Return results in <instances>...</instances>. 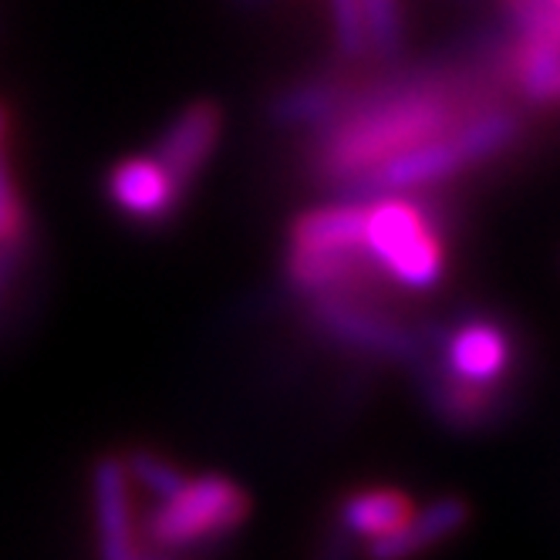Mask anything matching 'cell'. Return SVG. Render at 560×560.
I'll return each mask as SVG.
<instances>
[{"label": "cell", "instance_id": "obj_1", "mask_svg": "<svg viewBox=\"0 0 560 560\" xmlns=\"http://www.w3.org/2000/svg\"><path fill=\"white\" fill-rule=\"evenodd\" d=\"M483 105H493L487 82L459 71L392 78L372 92L348 95L335 118L317 129L311 170L322 183L341 189L385 159L453 132Z\"/></svg>", "mask_w": 560, "mask_h": 560}, {"label": "cell", "instance_id": "obj_2", "mask_svg": "<svg viewBox=\"0 0 560 560\" xmlns=\"http://www.w3.org/2000/svg\"><path fill=\"white\" fill-rule=\"evenodd\" d=\"M284 270L304 301L325 294L375 301L378 284L388 277L365 247L362 199H335V203L301 213L288 236Z\"/></svg>", "mask_w": 560, "mask_h": 560}, {"label": "cell", "instance_id": "obj_3", "mask_svg": "<svg viewBox=\"0 0 560 560\" xmlns=\"http://www.w3.org/2000/svg\"><path fill=\"white\" fill-rule=\"evenodd\" d=\"M365 203V199H362ZM365 247L388 284L429 291L446 273L443 223L416 196L388 192L365 203Z\"/></svg>", "mask_w": 560, "mask_h": 560}, {"label": "cell", "instance_id": "obj_4", "mask_svg": "<svg viewBox=\"0 0 560 560\" xmlns=\"http://www.w3.org/2000/svg\"><path fill=\"white\" fill-rule=\"evenodd\" d=\"M254 503L250 493L230 476H192L159 500L142 524V540L159 550H189L199 544H220L247 524Z\"/></svg>", "mask_w": 560, "mask_h": 560}, {"label": "cell", "instance_id": "obj_5", "mask_svg": "<svg viewBox=\"0 0 560 560\" xmlns=\"http://www.w3.org/2000/svg\"><path fill=\"white\" fill-rule=\"evenodd\" d=\"M513 338L503 325L490 317H466L443 335L439 354L422 369L497 398L513 369Z\"/></svg>", "mask_w": 560, "mask_h": 560}, {"label": "cell", "instance_id": "obj_6", "mask_svg": "<svg viewBox=\"0 0 560 560\" xmlns=\"http://www.w3.org/2000/svg\"><path fill=\"white\" fill-rule=\"evenodd\" d=\"M307 307H311V322L348 348L369 351L378 358H395V362H416L425 351L419 335H412L406 325H398L395 317L378 311V304L369 298L325 294V298H307Z\"/></svg>", "mask_w": 560, "mask_h": 560}, {"label": "cell", "instance_id": "obj_7", "mask_svg": "<svg viewBox=\"0 0 560 560\" xmlns=\"http://www.w3.org/2000/svg\"><path fill=\"white\" fill-rule=\"evenodd\" d=\"M105 196L126 220L159 226L179 213L186 186L152 152H145V155H129L112 166L105 179Z\"/></svg>", "mask_w": 560, "mask_h": 560}, {"label": "cell", "instance_id": "obj_8", "mask_svg": "<svg viewBox=\"0 0 560 560\" xmlns=\"http://www.w3.org/2000/svg\"><path fill=\"white\" fill-rule=\"evenodd\" d=\"M220 139H223V108L217 102L199 98L186 105L166 126V132L155 139L152 155L189 189L192 179L210 163Z\"/></svg>", "mask_w": 560, "mask_h": 560}, {"label": "cell", "instance_id": "obj_9", "mask_svg": "<svg viewBox=\"0 0 560 560\" xmlns=\"http://www.w3.org/2000/svg\"><path fill=\"white\" fill-rule=\"evenodd\" d=\"M95 527L102 560H139V537L132 520L129 472L122 456H102L92 472Z\"/></svg>", "mask_w": 560, "mask_h": 560}, {"label": "cell", "instance_id": "obj_10", "mask_svg": "<svg viewBox=\"0 0 560 560\" xmlns=\"http://www.w3.org/2000/svg\"><path fill=\"white\" fill-rule=\"evenodd\" d=\"M469 520V506L456 497H443L432 500L422 510H412V516L402 527L378 537L369 544V557L372 560H412L419 553H425L429 547L450 540L453 534H459Z\"/></svg>", "mask_w": 560, "mask_h": 560}, {"label": "cell", "instance_id": "obj_11", "mask_svg": "<svg viewBox=\"0 0 560 560\" xmlns=\"http://www.w3.org/2000/svg\"><path fill=\"white\" fill-rule=\"evenodd\" d=\"M412 500L402 490L392 487H365L354 490L338 503V527L348 537H369L378 540L398 530L412 516Z\"/></svg>", "mask_w": 560, "mask_h": 560}, {"label": "cell", "instance_id": "obj_12", "mask_svg": "<svg viewBox=\"0 0 560 560\" xmlns=\"http://www.w3.org/2000/svg\"><path fill=\"white\" fill-rule=\"evenodd\" d=\"M351 92L338 78H314V82L280 92L270 105V118L284 129H322L345 105Z\"/></svg>", "mask_w": 560, "mask_h": 560}, {"label": "cell", "instance_id": "obj_13", "mask_svg": "<svg viewBox=\"0 0 560 560\" xmlns=\"http://www.w3.org/2000/svg\"><path fill=\"white\" fill-rule=\"evenodd\" d=\"M31 233V220H27V207L21 199L14 170H11V159L8 149H0V254L14 257L24 240Z\"/></svg>", "mask_w": 560, "mask_h": 560}, {"label": "cell", "instance_id": "obj_14", "mask_svg": "<svg viewBox=\"0 0 560 560\" xmlns=\"http://www.w3.org/2000/svg\"><path fill=\"white\" fill-rule=\"evenodd\" d=\"M122 463H126L129 479H136L142 490H149L159 500H166L170 493H176L189 479L179 463H173L170 456L155 453V450H145V446L132 450L129 459H122Z\"/></svg>", "mask_w": 560, "mask_h": 560}, {"label": "cell", "instance_id": "obj_15", "mask_svg": "<svg viewBox=\"0 0 560 560\" xmlns=\"http://www.w3.org/2000/svg\"><path fill=\"white\" fill-rule=\"evenodd\" d=\"M328 8H331V34L338 55L345 61H362L372 51L362 0H328Z\"/></svg>", "mask_w": 560, "mask_h": 560}, {"label": "cell", "instance_id": "obj_16", "mask_svg": "<svg viewBox=\"0 0 560 560\" xmlns=\"http://www.w3.org/2000/svg\"><path fill=\"white\" fill-rule=\"evenodd\" d=\"M372 51L382 58H395L402 48V4L398 0H362Z\"/></svg>", "mask_w": 560, "mask_h": 560}, {"label": "cell", "instance_id": "obj_17", "mask_svg": "<svg viewBox=\"0 0 560 560\" xmlns=\"http://www.w3.org/2000/svg\"><path fill=\"white\" fill-rule=\"evenodd\" d=\"M348 534L335 524V530L325 537L322 550H317V560H351V550H348Z\"/></svg>", "mask_w": 560, "mask_h": 560}, {"label": "cell", "instance_id": "obj_18", "mask_svg": "<svg viewBox=\"0 0 560 560\" xmlns=\"http://www.w3.org/2000/svg\"><path fill=\"white\" fill-rule=\"evenodd\" d=\"M139 560H179L173 550H159V547H139Z\"/></svg>", "mask_w": 560, "mask_h": 560}, {"label": "cell", "instance_id": "obj_19", "mask_svg": "<svg viewBox=\"0 0 560 560\" xmlns=\"http://www.w3.org/2000/svg\"><path fill=\"white\" fill-rule=\"evenodd\" d=\"M8 136H11V112L8 105H0V149H8Z\"/></svg>", "mask_w": 560, "mask_h": 560}, {"label": "cell", "instance_id": "obj_20", "mask_svg": "<svg viewBox=\"0 0 560 560\" xmlns=\"http://www.w3.org/2000/svg\"><path fill=\"white\" fill-rule=\"evenodd\" d=\"M236 4H247L250 8V4H264V0H236Z\"/></svg>", "mask_w": 560, "mask_h": 560}, {"label": "cell", "instance_id": "obj_21", "mask_svg": "<svg viewBox=\"0 0 560 560\" xmlns=\"http://www.w3.org/2000/svg\"><path fill=\"white\" fill-rule=\"evenodd\" d=\"M553 105H560V89H557V98H553Z\"/></svg>", "mask_w": 560, "mask_h": 560}, {"label": "cell", "instance_id": "obj_22", "mask_svg": "<svg viewBox=\"0 0 560 560\" xmlns=\"http://www.w3.org/2000/svg\"><path fill=\"white\" fill-rule=\"evenodd\" d=\"M506 4H510V0H506Z\"/></svg>", "mask_w": 560, "mask_h": 560}]
</instances>
